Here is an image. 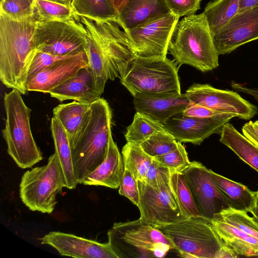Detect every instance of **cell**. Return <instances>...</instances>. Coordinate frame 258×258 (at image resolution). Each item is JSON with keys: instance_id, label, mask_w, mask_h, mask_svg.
I'll return each instance as SVG.
<instances>
[{"instance_id": "9", "label": "cell", "mask_w": 258, "mask_h": 258, "mask_svg": "<svg viewBox=\"0 0 258 258\" xmlns=\"http://www.w3.org/2000/svg\"><path fill=\"white\" fill-rule=\"evenodd\" d=\"M86 33L80 19L66 22L38 20L36 28L38 51L60 56L86 51Z\"/></svg>"}, {"instance_id": "30", "label": "cell", "mask_w": 258, "mask_h": 258, "mask_svg": "<svg viewBox=\"0 0 258 258\" xmlns=\"http://www.w3.org/2000/svg\"><path fill=\"white\" fill-rule=\"evenodd\" d=\"M71 6L77 16L95 21L116 20L118 16L109 0H73Z\"/></svg>"}, {"instance_id": "2", "label": "cell", "mask_w": 258, "mask_h": 258, "mask_svg": "<svg viewBox=\"0 0 258 258\" xmlns=\"http://www.w3.org/2000/svg\"><path fill=\"white\" fill-rule=\"evenodd\" d=\"M111 115L108 102L100 97L90 105L78 132L69 141L78 183L81 184L106 157L112 136Z\"/></svg>"}, {"instance_id": "5", "label": "cell", "mask_w": 258, "mask_h": 258, "mask_svg": "<svg viewBox=\"0 0 258 258\" xmlns=\"http://www.w3.org/2000/svg\"><path fill=\"white\" fill-rule=\"evenodd\" d=\"M177 64L167 57L135 56L127 62L119 79L133 97L138 94L181 93Z\"/></svg>"}, {"instance_id": "8", "label": "cell", "mask_w": 258, "mask_h": 258, "mask_svg": "<svg viewBox=\"0 0 258 258\" xmlns=\"http://www.w3.org/2000/svg\"><path fill=\"white\" fill-rule=\"evenodd\" d=\"M66 187L63 171L54 153L46 164L27 170L20 183L19 195L31 211L51 214L57 203L56 197Z\"/></svg>"}, {"instance_id": "43", "label": "cell", "mask_w": 258, "mask_h": 258, "mask_svg": "<svg viewBox=\"0 0 258 258\" xmlns=\"http://www.w3.org/2000/svg\"><path fill=\"white\" fill-rule=\"evenodd\" d=\"M182 113L186 116L198 118L211 117L224 113L191 103Z\"/></svg>"}, {"instance_id": "32", "label": "cell", "mask_w": 258, "mask_h": 258, "mask_svg": "<svg viewBox=\"0 0 258 258\" xmlns=\"http://www.w3.org/2000/svg\"><path fill=\"white\" fill-rule=\"evenodd\" d=\"M170 185L184 218L199 216L193 197L182 172H173Z\"/></svg>"}, {"instance_id": "16", "label": "cell", "mask_w": 258, "mask_h": 258, "mask_svg": "<svg viewBox=\"0 0 258 258\" xmlns=\"http://www.w3.org/2000/svg\"><path fill=\"white\" fill-rule=\"evenodd\" d=\"M212 36L219 55L230 53L240 46L258 39V6L238 12Z\"/></svg>"}, {"instance_id": "12", "label": "cell", "mask_w": 258, "mask_h": 258, "mask_svg": "<svg viewBox=\"0 0 258 258\" xmlns=\"http://www.w3.org/2000/svg\"><path fill=\"white\" fill-rule=\"evenodd\" d=\"M80 22L95 36L107 55L114 72L119 78L129 60L135 56L128 35L117 19L95 21L79 16Z\"/></svg>"}, {"instance_id": "38", "label": "cell", "mask_w": 258, "mask_h": 258, "mask_svg": "<svg viewBox=\"0 0 258 258\" xmlns=\"http://www.w3.org/2000/svg\"><path fill=\"white\" fill-rule=\"evenodd\" d=\"M153 159L173 172H182L191 163L184 147L179 142L173 151Z\"/></svg>"}, {"instance_id": "31", "label": "cell", "mask_w": 258, "mask_h": 258, "mask_svg": "<svg viewBox=\"0 0 258 258\" xmlns=\"http://www.w3.org/2000/svg\"><path fill=\"white\" fill-rule=\"evenodd\" d=\"M124 168L129 170L138 180L143 181L153 158L147 154L140 145L127 142L122 149Z\"/></svg>"}, {"instance_id": "18", "label": "cell", "mask_w": 258, "mask_h": 258, "mask_svg": "<svg viewBox=\"0 0 258 258\" xmlns=\"http://www.w3.org/2000/svg\"><path fill=\"white\" fill-rule=\"evenodd\" d=\"M89 66L86 52H79L59 60L37 73L27 81V90L49 93L74 76L80 70Z\"/></svg>"}, {"instance_id": "20", "label": "cell", "mask_w": 258, "mask_h": 258, "mask_svg": "<svg viewBox=\"0 0 258 258\" xmlns=\"http://www.w3.org/2000/svg\"><path fill=\"white\" fill-rule=\"evenodd\" d=\"M49 94L60 102L73 100L88 105L100 97L89 66L80 70L74 76L52 89Z\"/></svg>"}, {"instance_id": "33", "label": "cell", "mask_w": 258, "mask_h": 258, "mask_svg": "<svg viewBox=\"0 0 258 258\" xmlns=\"http://www.w3.org/2000/svg\"><path fill=\"white\" fill-rule=\"evenodd\" d=\"M165 129L163 124L143 113L136 112L124 136L127 142L140 145L154 133Z\"/></svg>"}, {"instance_id": "6", "label": "cell", "mask_w": 258, "mask_h": 258, "mask_svg": "<svg viewBox=\"0 0 258 258\" xmlns=\"http://www.w3.org/2000/svg\"><path fill=\"white\" fill-rule=\"evenodd\" d=\"M107 236L118 258L163 257L170 250L175 249L172 242L161 231L139 219L114 223Z\"/></svg>"}, {"instance_id": "39", "label": "cell", "mask_w": 258, "mask_h": 258, "mask_svg": "<svg viewBox=\"0 0 258 258\" xmlns=\"http://www.w3.org/2000/svg\"><path fill=\"white\" fill-rule=\"evenodd\" d=\"M172 172L153 159L143 181L151 186L158 187L170 180Z\"/></svg>"}, {"instance_id": "37", "label": "cell", "mask_w": 258, "mask_h": 258, "mask_svg": "<svg viewBox=\"0 0 258 258\" xmlns=\"http://www.w3.org/2000/svg\"><path fill=\"white\" fill-rule=\"evenodd\" d=\"M218 214L229 223L258 239V224L247 212L229 207Z\"/></svg>"}, {"instance_id": "42", "label": "cell", "mask_w": 258, "mask_h": 258, "mask_svg": "<svg viewBox=\"0 0 258 258\" xmlns=\"http://www.w3.org/2000/svg\"><path fill=\"white\" fill-rule=\"evenodd\" d=\"M202 0H166L171 13L178 18L195 14Z\"/></svg>"}, {"instance_id": "25", "label": "cell", "mask_w": 258, "mask_h": 258, "mask_svg": "<svg viewBox=\"0 0 258 258\" xmlns=\"http://www.w3.org/2000/svg\"><path fill=\"white\" fill-rule=\"evenodd\" d=\"M215 184L226 199L229 207L236 210L250 212L254 204L255 191L246 186L227 178L209 169Z\"/></svg>"}, {"instance_id": "1", "label": "cell", "mask_w": 258, "mask_h": 258, "mask_svg": "<svg viewBox=\"0 0 258 258\" xmlns=\"http://www.w3.org/2000/svg\"><path fill=\"white\" fill-rule=\"evenodd\" d=\"M36 13L15 20L0 13V80L21 94L27 91L29 70L38 51Z\"/></svg>"}, {"instance_id": "10", "label": "cell", "mask_w": 258, "mask_h": 258, "mask_svg": "<svg viewBox=\"0 0 258 258\" xmlns=\"http://www.w3.org/2000/svg\"><path fill=\"white\" fill-rule=\"evenodd\" d=\"M138 181L140 200L137 207L140 221L154 226L185 219L172 190L170 180L158 187Z\"/></svg>"}, {"instance_id": "36", "label": "cell", "mask_w": 258, "mask_h": 258, "mask_svg": "<svg viewBox=\"0 0 258 258\" xmlns=\"http://www.w3.org/2000/svg\"><path fill=\"white\" fill-rule=\"evenodd\" d=\"M0 13L15 20H22L36 14L35 0H1Z\"/></svg>"}, {"instance_id": "48", "label": "cell", "mask_w": 258, "mask_h": 258, "mask_svg": "<svg viewBox=\"0 0 258 258\" xmlns=\"http://www.w3.org/2000/svg\"><path fill=\"white\" fill-rule=\"evenodd\" d=\"M249 213L254 221L258 224V189L255 191L254 204Z\"/></svg>"}, {"instance_id": "14", "label": "cell", "mask_w": 258, "mask_h": 258, "mask_svg": "<svg viewBox=\"0 0 258 258\" xmlns=\"http://www.w3.org/2000/svg\"><path fill=\"white\" fill-rule=\"evenodd\" d=\"M200 216L212 219L216 214L229 208L227 201L201 163L191 162L182 172Z\"/></svg>"}, {"instance_id": "13", "label": "cell", "mask_w": 258, "mask_h": 258, "mask_svg": "<svg viewBox=\"0 0 258 258\" xmlns=\"http://www.w3.org/2000/svg\"><path fill=\"white\" fill-rule=\"evenodd\" d=\"M185 93L192 104L222 113H233L241 119L250 120L258 114L257 107L236 91L195 83Z\"/></svg>"}, {"instance_id": "34", "label": "cell", "mask_w": 258, "mask_h": 258, "mask_svg": "<svg viewBox=\"0 0 258 258\" xmlns=\"http://www.w3.org/2000/svg\"><path fill=\"white\" fill-rule=\"evenodd\" d=\"M35 8L39 21L66 22L80 19L71 6L47 0H35Z\"/></svg>"}, {"instance_id": "19", "label": "cell", "mask_w": 258, "mask_h": 258, "mask_svg": "<svg viewBox=\"0 0 258 258\" xmlns=\"http://www.w3.org/2000/svg\"><path fill=\"white\" fill-rule=\"evenodd\" d=\"M136 112L161 123L182 113L190 104L185 93L138 94L134 96Z\"/></svg>"}, {"instance_id": "24", "label": "cell", "mask_w": 258, "mask_h": 258, "mask_svg": "<svg viewBox=\"0 0 258 258\" xmlns=\"http://www.w3.org/2000/svg\"><path fill=\"white\" fill-rule=\"evenodd\" d=\"M85 29L87 32L86 52L96 88L101 96L107 81L108 79L114 80L117 77L99 41L90 30Z\"/></svg>"}, {"instance_id": "50", "label": "cell", "mask_w": 258, "mask_h": 258, "mask_svg": "<svg viewBox=\"0 0 258 258\" xmlns=\"http://www.w3.org/2000/svg\"><path fill=\"white\" fill-rule=\"evenodd\" d=\"M47 1L59 3V4L65 5L67 6H71V4H72L73 0H47Z\"/></svg>"}, {"instance_id": "23", "label": "cell", "mask_w": 258, "mask_h": 258, "mask_svg": "<svg viewBox=\"0 0 258 258\" xmlns=\"http://www.w3.org/2000/svg\"><path fill=\"white\" fill-rule=\"evenodd\" d=\"M211 221L224 243L239 256H258V239L229 223L218 213Z\"/></svg>"}, {"instance_id": "15", "label": "cell", "mask_w": 258, "mask_h": 258, "mask_svg": "<svg viewBox=\"0 0 258 258\" xmlns=\"http://www.w3.org/2000/svg\"><path fill=\"white\" fill-rule=\"evenodd\" d=\"M235 114L224 113L211 117L198 118L178 114L167 120L164 128L177 141L200 145L214 134H220L223 125Z\"/></svg>"}, {"instance_id": "3", "label": "cell", "mask_w": 258, "mask_h": 258, "mask_svg": "<svg viewBox=\"0 0 258 258\" xmlns=\"http://www.w3.org/2000/svg\"><path fill=\"white\" fill-rule=\"evenodd\" d=\"M168 51L179 66L188 64L202 72L219 67V55L203 12L185 16L177 22L169 43Z\"/></svg>"}, {"instance_id": "17", "label": "cell", "mask_w": 258, "mask_h": 258, "mask_svg": "<svg viewBox=\"0 0 258 258\" xmlns=\"http://www.w3.org/2000/svg\"><path fill=\"white\" fill-rule=\"evenodd\" d=\"M39 240L41 244L51 246L63 256L76 258H118L108 242L100 243L59 231H50Z\"/></svg>"}, {"instance_id": "44", "label": "cell", "mask_w": 258, "mask_h": 258, "mask_svg": "<svg viewBox=\"0 0 258 258\" xmlns=\"http://www.w3.org/2000/svg\"><path fill=\"white\" fill-rule=\"evenodd\" d=\"M241 130L244 136L258 146V120L245 123Z\"/></svg>"}, {"instance_id": "46", "label": "cell", "mask_w": 258, "mask_h": 258, "mask_svg": "<svg viewBox=\"0 0 258 258\" xmlns=\"http://www.w3.org/2000/svg\"><path fill=\"white\" fill-rule=\"evenodd\" d=\"M239 256L233 249L224 244L217 252L215 258H236Z\"/></svg>"}, {"instance_id": "49", "label": "cell", "mask_w": 258, "mask_h": 258, "mask_svg": "<svg viewBox=\"0 0 258 258\" xmlns=\"http://www.w3.org/2000/svg\"><path fill=\"white\" fill-rule=\"evenodd\" d=\"M119 13L123 9L127 0H109Z\"/></svg>"}, {"instance_id": "28", "label": "cell", "mask_w": 258, "mask_h": 258, "mask_svg": "<svg viewBox=\"0 0 258 258\" xmlns=\"http://www.w3.org/2000/svg\"><path fill=\"white\" fill-rule=\"evenodd\" d=\"M89 108L90 105L74 100L60 104L53 108V116L65 130L69 141L78 132Z\"/></svg>"}, {"instance_id": "45", "label": "cell", "mask_w": 258, "mask_h": 258, "mask_svg": "<svg viewBox=\"0 0 258 258\" xmlns=\"http://www.w3.org/2000/svg\"><path fill=\"white\" fill-rule=\"evenodd\" d=\"M231 86L233 89L236 92L242 93L251 96L254 100L258 102V89L250 88L240 83L232 82Z\"/></svg>"}, {"instance_id": "27", "label": "cell", "mask_w": 258, "mask_h": 258, "mask_svg": "<svg viewBox=\"0 0 258 258\" xmlns=\"http://www.w3.org/2000/svg\"><path fill=\"white\" fill-rule=\"evenodd\" d=\"M50 130L54 142L55 153L60 164L66 182V187L73 189L78 184L75 176L69 137L65 130L54 116L51 118Z\"/></svg>"}, {"instance_id": "4", "label": "cell", "mask_w": 258, "mask_h": 258, "mask_svg": "<svg viewBox=\"0 0 258 258\" xmlns=\"http://www.w3.org/2000/svg\"><path fill=\"white\" fill-rule=\"evenodd\" d=\"M4 103L6 118L2 135L8 153L20 168H31L43 159L31 130V110L15 89L5 93Z\"/></svg>"}, {"instance_id": "40", "label": "cell", "mask_w": 258, "mask_h": 258, "mask_svg": "<svg viewBox=\"0 0 258 258\" xmlns=\"http://www.w3.org/2000/svg\"><path fill=\"white\" fill-rule=\"evenodd\" d=\"M118 192L129 199L132 203L138 206L140 194L138 181L128 170H124L123 174L119 186Z\"/></svg>"}, {"instance_id": "11", "label": "cell", "mask_w": 258, "mask_h": 258, "mask_svg": "<svg viewBox=\"0 0 258 258\" xmlns=\"http://www.w3.org/2000/svg\"><path fill=\"white\" fill-rule=\"evenodd\" d=\"M179 19L170 13L125 32L135 55L166 57L170 38Z\"/></svg>"}, {"instance_id": "7", "label": "cell", "mask_w": 258, "mask_h": 258, "mask_svg": "<svg viewBox=\"0 0 258 258\" xmlns=\"http://www.w3.org/2000/svg\"><path fill=\"white\" fill-rule=\"evenodd\" d=\"M154 227L172 242L175 250L183 257L215 258L217 252L225 244L211 219L200 215Z\"/></svg>"}, {"instance_id": "29", "label": "cell", "mask_w": 258, "mask_h": 258, "mask_svg": "<svg viewBox=\"0 0 258 258\" xmlns=\"http://www.w3.org/2000/svg\"><path fill=\"white\" fill-rule=\"evenodd\" d=\"M240 0H215L208 3L203 13L212 34L226 25L239 12Z\"/></svg>"}, {"instance_id": "47", "label": "cell", "mask_w": 258, "mask_h": 258, "mask_svg": "<svg viewBox=\"0 0 258 258\" xmlns=\"http://www.w3.org/2000/svg\"><path fill=\"white\" fill-rule=\"evenodd\" d=\"M258 6V0H240L238 12Z\"/></svg>"}, {"instance_id": "22", "label": "cell", "mask_w": 258, "mask_h": 258, "mask_svg": "<svg viewBox=\"0 0 258 258\" xmlns=\"http://www.w3.org/2000/svg\"><path fill=\"white\" fill-rule=\"evenodd\" d=\"M124 170L123 160L111 136L106 158L81 184L116 189L119 188Z\"/></svg>"}, {"instance_id": "21", "label": "cell", "mask_w": 258, "mask_h": 258, "mask_svg": "<svg viewBox=\"0 0 258 258\" xmlns=\"http://www.w3.org/2000/svg\"><path fill=\"white\" fill-rule=\"evenodd\" d=\"M170 13L166 0H127L117 21L127 32Z\"/></svg>"}, {"instance_id": "26", "label": "cell", "mask_w": 258, "mask_h": 258, "mask_svg": "<svg viewBox=\"0 0 258 258\" xmlns=\"http://www.w3.org/2000/svg\"><path fill=\"white\" fill-rule=\"evenodd\" d=\"M219 134L222 144L258 172L257 146L238 131L229 121L223 125Z\"/></svg>"}, {"instance_id": "41", "label": "cell", "mask_w": 258, "mask_h": 258, "mask_svg": "<svg viewBox=\"0 0 258 258\" xmlns=\"http://www.w3.org/2000/svg\"><path fill=\"white\" fill-rule=\"evenodd\" d=\"M73 55L60 56L38 51L30 67L27 81L43 69Z\"/></svg>"}, {"instance_id": "35", "label": "cell", "mask_w": 258, "mask_h": 258, "mask_svg": "<svg viewBox=\"0 0 258 258\" xmlns=\"http://www.w3.org/2000/svg\"><path fill=\"white\" fill-rule=\"evenodd\" d=\"M178 142L165 129L158 131L140 144L142 149L152 158L168 153L175 149Z\"/></svg>"}]
</instances>
